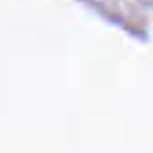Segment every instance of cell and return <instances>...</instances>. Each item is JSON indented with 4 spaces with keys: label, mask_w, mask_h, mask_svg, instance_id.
Wrapping results in <instances>:
<instances>
[]
</instances>
